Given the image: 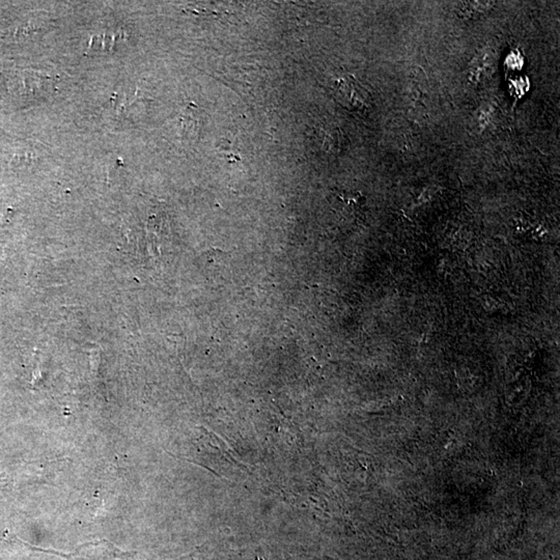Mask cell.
Listing matches in <instances>:
<instances>
[{
  "label": "cell",
  "mask_w": 560,
  "mask_h": 560,
  "mask_svg": "<svg viewBox=\"0 0 560 560\" xmlns=\"http://www.w3.org/2000/svg\"><path fill=\"white\" fill-rule=\"evenodd\" d=\"M458 12L463 18L478 19L487 16L494 8V1H462L458 2Z\"/></svg>",
  "instance_id": "2"
},
{
  "label": "cell",
  "mask_w": 560,
  "mask_h": 560,
  "mask_svg": "<svg viewBox=\"0 0 560 560\" xmlns=\"http://www.w3.org/2000/svg\"><path fill=\"white\" fill-rule=\"evenodd\" d=\"M324 134V148L327 151H340L341 146V132L338 129H332L330 131H322Z\"/></svg>",
  "instance_id": "3"
},
{
  "label": "cell",
  "mask_w": 560,
  "mask_h": 560,
  "mask_svg": "<svg viewBox=\"0 0 560 560\" xmlns=\"http://www.w3.org/2000/svg\"><path fill=\"white\" fill-rule=\"evenodd\" d=\"M369 94L354 78L343 77L338 81L336 97L345 108L357 110L369 106Z\"/></svg>",
  "instance_id": "1"
}]
</instances>
